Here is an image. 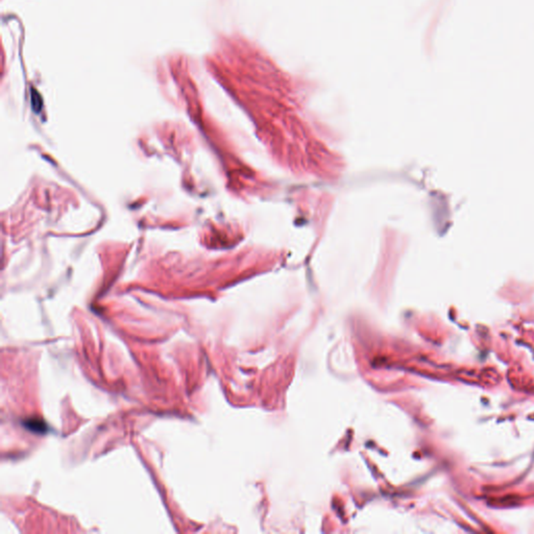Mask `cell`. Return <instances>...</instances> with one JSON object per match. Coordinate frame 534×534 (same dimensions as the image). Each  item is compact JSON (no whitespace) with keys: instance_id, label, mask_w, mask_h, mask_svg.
<instances>
[{"instance_id":"cell-1","label":"cell","mask_w":534,"mask_h":534,"mask_svg":"<svg viewBox=\"0 0 534 534\" xmlns=\"http://www.w3.org/2000/svg\"><path fill=\"white\" fill-rule=\"evenodd\" d=\"M23 426L29 431L35 432V433H40V434H43L48 430V427L43 419L35 418V417L25 419V421L23 422Z\"/></svg>"}]
</instances>
